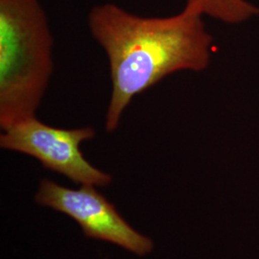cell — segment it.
Masks as SVG:
<instances>
[{
	"instance_id": "obj_1",
	"label": "cell",
	"mask_w": 259,
	"mask_h": 259,
	"mask_svg": "<svg viewBox=\"0 0 259 259\" xmlns=\"http://www.w3.org/2000/svg\"><path fill=\"white\" fill-rule=\"evenodd\" d=\"M88 25L108 57L111 93L105 128L112 133L133 99L181 70L203 71L212 36L202 16L186 10L167 18L141 17L114 3L94 6Z\"/></svg>"
},
{
	"instance_id": "obj_2",
	"label": "cell",
	"mask_w": 259,
	"mask_h": 259,
	"mask_svg": "<svg viewBox=\"0 0 259 259\" xmlns=\"http://www.w3.org/2000/svg\"><path fill=\"white\" fill-rule=\"evenodd\" d=\"M54 38L38 0H0V128L36 116L54 71Z\"/></svg>"
},
{
	"instance_id": "obj_3",
	"label": "cell",
	"mask_w": 259,
	"mask_h": 259,
	"mask_svg": "<svg viewBox=\"0 0 259 259\" xmlns=\"http://www.w3.org/2000/svg\"><path fill=\"white\" fill-rule=\"evenodd\" d=\"M95 136V130L91 126L62 129L34 117L3 130L0 147L34 157L45 168L77 185L99 188L111 185L112 176L93 166L81 150L82 143Z\"/></svg>"
},
{
	"instance_id": "obj_4",
	"label": "cell",
	"mask_w": 259,
	"mask_h": 259,
	"mask_svg": "<svg viewBox=\"0 0 259 259\" xmlns=\"http://www.w3.org/2000/svg\"><path fill=\"white\" fill-rule=\"evenodd\" d=\"M35 202L73 219L87 238L111 243L139 257L147 256L155 248L152 238L132 227L95 186L75 189L44 178Z\"/></svg>"
},
{
	"instance_id": "obj_5",
	"label": "cell",
	"mask_w": 259,
	"mask_h": 259,
	"mask_svg": "<svg viewBox=\"0 0 259 259\" xmlns=\"http://www.w3.org/2000/svg\"><path fill=\"white\" fill-rule=\"evenodd\" d=\"M185 10L227 23H238L259 14L258 8L245 0H186Z\"/></svg>"
},
{
	"instance_id": "obj_6",
	"label": "cell",
	"mask_w": 259,
	"mask_h": 259,
	"mask_svg": "<svg viewBox=\"0 0 259 259\" xmlns=\"http://www.w3.org/2000/svg\"><path fill=\"white\" fill-rule=\"evenodd\" d=\"M104 259H109V258H104Z\"/></svg>"
}]
</instances>
